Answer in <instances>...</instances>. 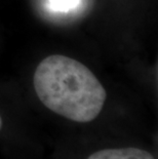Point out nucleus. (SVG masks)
Masks as SVG:
<instances>
[{
  "label": "nucleus",
  "instance_id": "f257e3e1",
  "mask_svg": "<svg viewBox=\"0 0 158 159\" xmlns=\"http://www.w3.org/2000/svg\"><path fill=\"white\" fill-rule=\"evenodd\" d=\"M39 101L53 113L86 123L99 116L106 89L85 65L72 57L52 55L43 59L33 76Z\"/></svg>",
  "mask_w": 158,
  "mask_h": 159
},
{
  "label": "nucleus",
  "instance_id": "f03ea898",
  "mask_svg": "<svg viewBox=\"0 0 158 159\" xmlns=\"http://www.w3.org/2000/svg\"><path fill=\"white\" fill-rule=\"evenodd\" d=\"M87 159H155L150 152L140 148L103 149L90 154Z\"/></svg>",
  "mask_w": 158,
  "mask_h": 159
},
{
  "label": "nucleus",
  "instance_id": "7ed1b4c3",
  "mask_svg": "<svg viewBox=\"0 0 158 159\" xmlns=\"http://www.w3.org/2000/svg\"><path fill=\"white\" fill-rule=\"evenodd\" d=\"M2 128V118H1V115H0V130Z\"/></svg>",
  "mask_w": 158,
  "mask_h": 159
}]
</instances>
